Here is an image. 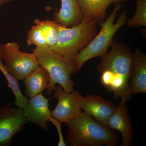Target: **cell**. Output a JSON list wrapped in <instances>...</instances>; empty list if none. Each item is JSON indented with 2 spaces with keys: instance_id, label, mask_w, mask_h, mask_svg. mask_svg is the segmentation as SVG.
<instances>
[{
  "instance_id": "1",
  "label": "cell",
  "mask_w": 146,
  "mask_h": 146,
  "mask_svg": "<svg viewBox=\"0 0 146 146\" xmlns=\"http://www.w3.org/2000/svg\"><path fill=\"white\" fill-rule=\"evenodd\" d=\"M133 54L126 44L116 41L96 68L101 75V82L107 91L112 92L116 100L120 98L126 103L131 99L129 82Z\"/></svg>"
},
{
  "instance_id": "2",
  "label": "cell",
  "mask_w": 146,
  "mask_h": 146,
  "mask_svg": "<svg viewBox=\"0 0 146 146\" xmlns=\"http://www.w3.org/2000/svg\"><path fill=\"white\" fill-rule=\"evenodd\" d=\"M65 123L68 128L66 142L71 146H115L120 141L118 131L84 112Z\"/></svg>"
},
{
  "instance_id": "3",
  "label": "cell",
  "mask_w": 146,
  "mask_h": 146,
  "mask_svg": "<svg viewBox=\"0 0 146 146\" xmlns=\"http://www.w3.org/2000/svg\"><path fill=\"white\" fill-rule=\"evenodd\" d=\"M122 6H115L112 13L101 25V29L87 46L80 50L74 58L77 72L81 69L84 63L91 58H102L108 52L113 43V38L117 31L126 23L127 11L124 9L120 13L118 20L115 23L117 13Z\"/></svg>"
},
{
  "instance_id": "4",
  "label": "cell",
  "mask_w": 146,
  "mask_h": 146,
  "mask_svg": "<svg viewBox=\"0 0 146 146\" xmlns=\"http://www.w3.org/2000/svg\"><path fill=\"white\" fill-rule=\"evenodd\" d=\"M33 51L37 58L39 65L44 68L48 74L49 81L46 89L49 96L57 84L66 92L74 91L75 84L71 76L77 71L73 59L61 56L46 46L36 47Z\"/></svg>"
},
{
  "instance_id": "5",
  "label": "cell",
  "mask_w": 146,
  "mask_h": 146,
  "mask_svg": "<svg viewBox=\"0 0 146 146\" xmlns=\"http://www.w3.org/2000/svg\"><path fill=\"white\" fill-rule=\"evenodd\" d=\"M97 26L94 21L86 18L70 28L59 25L57 43L50 48L61 56L74 59L98 34Z\"/></svg>"
},
{
  "instance_id": "6",
  "label": "cell",
  "mask_w": 146,
  "mask_h": 146,
  "mask_svg": "<svg viewBox=\"0 0 146 146\" xmlns=\"http://www.w3.org/2000/svg\"><path fill=\"white\" fill-rule=\"evenodd\" d=\"M18 42L0 44V56L8 71L18 80L24 79L39 66L34 53L21 51Z\"/></svg>"
},
{
  "instance_id": "7",
  "label": "cell",
  "mask_w": 146,
  "mask_h": 146,
  "mask_svg": "<svg viewBox=\"0 0 146 146\" xmlns=\"http://www.w3.org/2000/svg\"><path fill=\"white\" fill-rule=\"evenodd\" d=\"M27 123L23 109L9 103L0 107V146L11 145L13 137Z\"/></svg>"
},
{
  "instance_id": "8",
  "label": "cell",
  "mask_w": 146,
  "mask_h": 146,
  "mask_svg": "<svg viewBox=\"0 0 146 146\" xmlns=\"http://www.w3.org/2000/svg\"><path fill=\"white\" fill-rule=\"evenodd\" d=\"M54 97L58 104L52 111V117L62 123L73 119L82 113V101L83 97L78 90L66 92L58 84L54 90Z\"/></svg>"
},
{
  "instance_id": "9",
  "label": "cell",
  "mask_w": 146,
  "mask_h": 146,
  "mask_svg": "<svg viewBox=\"0 0 146 146\" xmlns=\"http://www.w3.org/2000/svg\"><path fill=\"white\" fill-rule=\"evenodd\" d=\"M126 103L121 100L114 113L109 118L106 127L121 133L122 138L121 146L133 145V133L130 122L129 110Z\"/></svg>"
},
{
  "instance_id": "10",
  "label": "cell",
  "mask_w": 146,
  "mask_h": 146,
  "mask_svg": "<svg viewBox=\"0 0 146 146\" xmlns=\"http://www.w3.org/2000/svg\"><path fill=\"white\" fill-rule=\"evenodd\" d=\"M50 99H46L41 94L30 98L23 109L28 122L36 124L44 131L48 130L47 122L52 117L49 108Z\"/></svg>"
},
{
  "instance_id": "11",
  "label": "cell",
  "mask_w": 146,
  "mask_h": 146,
  "mask_svg": "<svg viewBox=\"0 0 146 146\" xmlns=\"http://www.w3.org/2000/svg\"><path fill=\"white\" fill-rule=\"evenodd\" d=\"M117 107L111 102L94 94L83 97L82 101V108L84 112L105 126Z\"/></svg>"
},
{
  "instance_id": "12",
  "label": "cell",
  "mask_w": 146,
  "mask_h": 146,
  "mask_svg": "<svg viewBox=\"0 0 146 146\" xmlns=\"http://www.w3.org/2000/svg\"><path fill=\"white\" fill-rule=\"evenodd\" d=\"M129 85L131 94H146V54L136 47L133 52Z\"/></svg>"
},
{
  "instance_id": "13",
  "label": "cell",
  "mask_w": 146,
  "mask_h": 146,
  "mask_svg": "<svg viewBox=\"0 0 146 146\" xmlns=\"http://www.w3.org/2000/svg\"><path fill=\"white\" fill-rule=\"evenodd\" d=\"M84 18L94 21L100 26L107 16L110 6L121 4L128 0H76Z\"/></svg>"
},
{
  "instance_id": "14",
  "label": "cell",
  "mask_w": 146,
  "mask_h": 146,
  "mask_svg": "<svg viewBox=\"0 0 146 146\" xmlns=\"http://www.w3.org/2000/svg\"><path fill=\"white\" fill-rule=\"evenodd\" d=\"M61 8L53 14L54 21L60 26L72 27L83 21L84 17L76 0H60Z\"/></svg>"
},
{
  "instance_id": "15",
  "label": "cell",
  "mask_w": 146,
  "mask_h": 146,
  "mask_svg": "<svg viewBox=\"0 0 146 146\" xmlns=\"http://www.w3.org/2000/svg\"><path fill=\"white\" fill-rule=\"evenodd\" d=\"M25 85V94L29 98L41 94L47 89L49 77L46 70L39 65L23 80Z\"/></svg>"
},
{
  "instance_id": "16",
  "label": "cell",
  "mask_w": 146,
  "mask_h": 146,
  "mask_svg": "<svg viewBox=\"0 0 146 146\" xmlns=\"http://www.w3.org/2000/svg\"><path fill=\"white\" fill-rule=\"evenodd\" d=\"M0 71L2 72L3 74L5 77L8 82V87L13 91V94L16 97V101L14 103V105H16L17 107L20 108L22 109H24L26 106L29 99L22 94L18 85V80L9 72L3 63L2 59L1 56Z\"/></svg>"
},
{
  "instance_id": "17",
  "label": "cell",
  "mask_w": 146,
  "mask_h": 146,
  "mask_svg": "<svg viewBox=\"0 0 146 146\" xmlns=\"http://www.w3.org/2000/svg\"><path fill=\"white\" fill-rule=\"evenodd\" d=\"M34 24L38 25L42 30L46 41L47 47L51 48L54 46L57 42L59 24L55 21L48 19H36Z\"/></svg>"
},
{
  "instance_id": "18",
  "label": "cell",
  "mask_w": 146,
  "mask_h": 146,
  "mask_svg": "<svg viewBox=\"0 0 146 146\" xmlns=\"http://www.w3.org/2000/svg\"><path fill=\"white\" fill-rule=\"evenodd\" d=\"M136 9L131 19L127 21L128 27L130 28L146 27V0H136Z\"/></svg>"
},
{
  "instance_id": "19",
  "label": "cell",
  "mask_w": 146,
  "mask_h": 146,
  "mask_svg": "<svg viewBox=\"0 0 146 146\" xmlns=\"http://www.w3.org/2000/svg\"><path fill=\"white\" fill-rule=\"evenodd\" d=\"M28 46L35 45L36 47L46 46V42L42 34L39 26L36 24L33 26L27 34Z\"/></svg>"
},
{
  "instance_id": "20",
  "label": "cell",
  "mask_w": 146,
  "mask_h": 146,
  "mask_svg": "<svg viewBox=\"0 0 146 146\" xmlns=\"http://www.w3.org/2000/svg\"><path fill=\"white\" fill-rule=\"evenodd\" d=\"M49 121L52 123L57 129L58 134V137H59V141H58L57 146H67L65 140H64V137H63V133L62 132V129H61V123H62L59 121L58 120L56 119L55 118L52 117L50 118Z\"/></svg>"
},
{
  "instance_id": "21",
  "label": "cell",
  "mask_w": 146,
  "mask_h": 146,
  "mask_svg": "<svg viewBox=\"0 0 146 146\" xmlns=\"http://www.w3.org/2000/svg\"><path fill=\"white\" fill-rule=\"evenodd\" d=\"M16 0H0V7L7 3L14 1Z\"/></svg>"
}]
</instances>
